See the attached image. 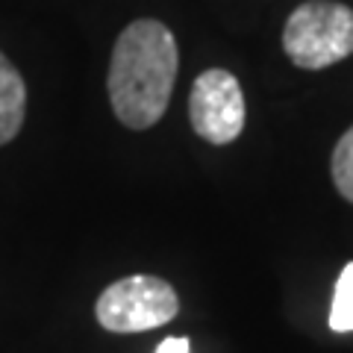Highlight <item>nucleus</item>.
I'll return each instance as SVG.
<instances>
[{
	"label": "nucleus",
	"mask_w": 353,
	"mask_h": 353,
	"mask_svg": "<svg viewBox=\"0 0 353 353\" xmlns=\"http://www.w3.org/2000/svg\"><path fill=\"white\" fill-rule=\"evenodd\" d=\"M180 53L174 32L153 18H141L121 32L109 62V103L130 130H148L165 115L176 83Z\"/></svg>",
	"instance_id": "f257e3e1"
},
{
	"label": "nucleus",
	"mask_w": 353,
	"mask_h": 353,
	"mask_svg": "<svg viewBox=\"0 0 353 353\" xmlns=\"http://www.w3.org/2000/svg\"><path fill=\"white\" fill-rule=\"evenodd\" d=\"M283 50L297 68L321 71L353 53V9L336 0H309L283 27Z\"/></svg>",
	"instance_id": "f03ea898"
},
{
	"label": "nucleus",
	"mask_w": 353,
	"mask_h": 353,
	"mask_svg": "<svg viewBox=\"0 0 353 353\" xmlns=\"http://www.w3.org/2000/svg\"><path fill=\"white\" fill-rule=\"evenodd\" d=\"M180 312L174 285L150 274H132L109 283L94 303L97 324L109 333H145L171 324Z\"/></svg>",
	"instance_id": "7ed1b4c3"
},
{
	"label": "nucleus",
	"mask_w": 353,
	"mask_h": 353,
	"mask_svg": "<svg viewBox=\"0 0 353 353\" xmlns=\"http://www.w3.org/2000/svg\"><path fill=\"white\" fill-rule=\"evenodd\" d=\"M189 121L209 145H230L245 130V94L224 68H209L194 80L189 94Z\"/></svg>",
	"instance_id": "20e7f679"
},
{
	"label": "nucleus",
	"mask_w": 353,
	"mask_h": 353,
	"mask_svg": "<svg viewBox=\"0 0 353 353\" xmlns=\"http://www.w3.org/2000/svg\"><path fill=\"white\" fill-rule=\"evenodd\" d=\"M27 112V85L18 68L0 53V148L9 145L24 127Z\"/></svg>",
	"instance_id": "39448f33"
},
{
	"label": "nucleus",
	"mask_w": 353,
	"mask_h": 353,
	"mask_svg": "<svg viewBox=\"0 0 353 353\" xmlns=\"http://www.w3.org/2000/svg\"><path fill=\"white\" fill-rule=\"evenodd\" d=\"M330 330L336 333H350L353 330V262L341 268L333 292V306H330Z\"/></svg>",
	"instance_id": "423d86ee"
},
{
	"label": "nucleus",
	"mask_w": 353,
	"mask_h": 353,
	"mask_svg": "<svg viewBox=\"0 0 353 353\" xmlns=\"http://www.w3.org/2000/svg\"><path fill=\"white\" fill-rule=\"evenodd\" d=\"M330 174H333L339 194L353 203V127L339 139L333 150V162H330Z\"/></svg>",
	"instance_id": "0eeeda50"
},
{
	"label": "nucleus",
	"mask_w": 353,
	"mask_h": 353,
	"mask_svg": "<svg viewBox=\"0 0 353 353\" xmlns=\"http://www.w3.org/2000/svg\"><path fill=\"white\" fill-rule=\"evenodd\" d=\"M153 353H192V341L185 336H171V339L159 341Z\"/></svg>",
	"instance_id": "6e6552de"
}]
</instances>
